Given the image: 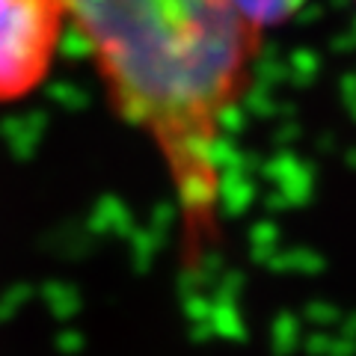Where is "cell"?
<instances>
[{
    "instance_id": "cell-1",
    "label": "cell",
    "mask_w": 356,
    "mask_h": 356,
    "mask_svg": "<svg viewBox=\"0 0 356 356\" xmlns=\"http://www.w3.org/2000/svg\"><path fill=\"white\" fill-rule=\"evenodd\" d=\"M116 116L152 146L191 241L220 222L229 119L264 36L229 0H65Z\"/></svg>"
},
{
    "instance_id": "cell-3",
    "label": "cell",
    "mask_w": 356,
    "mask_h": 356,
    "mask_svg": "<svg viewBox=\"0 0 356 356\" xmlns=\"http://www.w3.org/2000/svg\"><path fill=\"white\" fill-rule=\"evenodd\" d=\"M229 3L255 33L267 36L270 30L291 21L306 6V0H229Z\"/></svg>"
},
{
    "instance_id": "cell-2",
    "label": "cell",
    "mask_w": 356,
    "mask_h": 356,
    "mask_svg": "<svg viewBox=\"0 0 356 356\" xmlns=\"http://www.w3.org/2000/svg\"><path fill=\"white\" fill-rule=\"evenodd\" d=\"M69 30L65 0H0V104L36 95Z\"/></svg>"
}]
</instances>
